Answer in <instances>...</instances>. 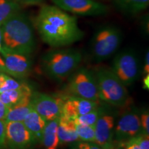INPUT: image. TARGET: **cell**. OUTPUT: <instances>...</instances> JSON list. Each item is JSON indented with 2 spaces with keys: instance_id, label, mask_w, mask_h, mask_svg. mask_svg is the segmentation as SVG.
<instances>
[{
  "instance_id": "cell-1",
  "label": "cell",
  "mask_w": 149,
  "mask_h": 149,
  "mask_svg": "<svg viewBox=\"0 0 149 149\" xmlns=\"http://www.w3.org/2000/svg\"><path fill=\"white\" fill-rule=\"evenodd\" d=\"M34 26L41 40L52 48L71 45L84 36L77 17L55 5H42Z\"/></svg>"
},
{
  "instance_id": "cell-2",
  "label": "cell",
  "mask_w": 149,
  "mask_h": 149,
  "mask_svg": "<svg viewBox=\"0 0 149 149\" xmlns=\"http://www.w3.org/2000/svg\"><path fill=\"white\" fill-rule=\"evenodd\" d=\"M1 31L3 47L27 55L35 51L36 40L33 24L24 13L19 10L7 19Z\"/></svg>"
},
{
  "instance_id": "cell-3",
  "label": "cell",
  "mask_w": 149,
  "mask_h": 149,
  "mask_svg": "<svg viewBox=\"0 0 149 149\" xmlns=\"http://www.w3.org/2000/svg\"><path fill=\"white\" fill-rule=\"evenodd\" d=\"M82 57L81 51L74 48L53 50L42 57L43 69L53 79H62L77 68Z\"/></svg>"
},
{
  "instance_id": "cell-4",
  "label": "cell",
  "mask_w": 149,
  "mask_h": 149,
  "mask_svg": "<svg viewBox=\"0 0 149 149\" xmlns=\"http://www.w3.org/2000/svg\"><path fill=\"white\" fill-rule=\"evenodd\" d=\"M100 100L116 107H122L128 102L126 86L110 69L102 68L95 74Z\"/></svg>"
},
{
  "instance_id": "cell-5",
  "label": "cell",
  "mask_w": 149,
  "mask_h": 149,
  "mask_svg": "<svg viewBox=\"0 0 149 149\" xmlns=\"http://www.w3.org/2000/svg\"><path fill=\"white\" fill-rule=\"evenodd\" d=\"M122 41V33L118 27L104 26L97 30L91 42V53L96 61H102L114 54Z\"/></svg>"
},
{
  "instance_id": "cell-6",
  "label": "cell",
  "mask_w": 149,
  "mask_h": 149,
  "mask_svg": "<svg viewBox=\"0 0 149 149\" xmlns=\"http://www.w3.org/2000/svg\"><path fill=\"white\" fill-rule=\"evenodd\" d=\"M112 71L126 86L131 85L139 75V59L131 50L120 52L113 61Z\"/></svg>"
},
{
  "instance_id": "cell-7",
  "label": "cell",
  "mask_w": 149,
  "mask_h": 149,
  "mask_svg": "<svg viewBox=\"0 0 149 149\" xmlns=\"http://www.w3.org/2000/svg\"><path fill=\"white\" fill-rule=\"evenodd\" d=\"M68 91L73 96L100 102L95 76L86 68H80L72 74L68 83Z\"/></svg>"
},
{
  "instance_id": "cell-8",
  "label": "cell",
  "mask_w": 149,
  "mask_h": 149,
  "mask_svg": "<svg viewBox=\"0 0 149 149\" xmlns=\"http://www.w3.org/2000/svg\"><path fill=\"white\" fill-rule=\"evenodd\" d=\"M54 5L70 14L100 16L109 12V7L95 0H52Z\"/></svg>"
},
{
  "instance_id": "cell-9",
  "label": "cell",
  "mask_w": 149,
  "mask_h": 149,
  "mask_svg": "<svg viewBox=\"0 0 149 149\" xmlns=\"http://www.w3.org/2000/svg\"><path fill=\"white\" fill-rule=\"evenodd\" d=\"M31 103L33 109L48 122L61 116L64 100L44 93H36L32 95Z\"/></svg>"
},
{
  "instance_id": "cell-10",
  "label": "cell",
  "mask_w": 149,
  "mask_h": 149,
  "mask_svg": "<svg viewBox=\"0 0 149 149\" xmlns=\"http://www.w3.org/2000/svg\"><path fill=\"white\" fill-rule=\"evenodd\" d=\"M22 122L6 123V142L13 149H23L36 141Z\"/></svg>"
},
{
  "instance_id": "cell-11",
  "label": "cell",
  "mask_w": 149,
  "mask_h": 149,
  "mask_svg": "<svg viewBox=\"0 0 149 149\" xmlns=\"http://www.w3.org/2000/svg\"><path fill=\"white\" fill-rule=\"evenodd\" d=\"M0 53L3 56L8 74L19 78L25 77L29 73L32 66L29 55L10 51L3 46Z\"/></svg>"
},
{
  "instance_id": "cell-12",
  "label": "cell",
  "mask_w": 149,
  "mask_h": 149,
  "mask_svg": "<svg viewBox=\"0 0 149 149\" xmlns=\"http://www.w3.org/2000/svg\"><path fill=\"white\" fill-rule=\"evenodd\" d=\"M141 131L139 116L134 112L124 114L117 123L114 135L117 141H124L139 135Z\"/></svg>"
},
{
  "instance_id": "cell-13",
  "label": "cell",
  "mask_w": 149,
  "mask_h": 149,
  "mask_svg": "<svg viewBox=\"0 0 149 149\" xmlns=\"http://www.w3.org/2000/svg\"><path fill=\"white\" fill-rule=\"evenodd\" d=\"M115 119L110 115H101L95 124V141L102 149H107L113 144Z\"/></svg>"
},
{
  "instance_id": "cell-14",
  "label": "cell",
  "mask_w": 149,
  "mask_h": 149,
  "mask_svg": "<svg viewBox=\"0 0 149 149\" xmlns=\"http://www.w3.org/2000/svg\"><path fill=\"white\" fill-rule=\"evenodd\" d=\"M98 106L99 102L72 96L64 100L61 115L74 120L78 117L98 108Z\"/></svg>"
},
{
  "instance_id": "cell-15",
  "label": "cell",
  "mask_w": 149,
  "mask_h": 149,
  "mask_svg": "<svg viewBox=\"0 0 149 149\" xmlns=\"http://www.w3.org/2000/svg\"><path fill=\"white\" fill-rule=\"evenodd\" d=\"M57 133L59 144H70L79 141L76 123L73 120L62 115L59 118Z\"/></svg>"
},
{
  "instance_id": "cell-16",
  "label": "cell",
  "mask_w": 149,
  "mask_h": 149,
  "mask_svg": "<svg viewBox=\"0 0 149 149\" xmlns=\"http://www.w3.org/2000/svg\"><path fill=\"white\" fill-rule=\"evenodd\" d=\"M32 90L27 84H22L21 87L15 90L4 91L0 93V100L9 108L15 105L25 98L31 97Z\"/></svg>"
},
{
  "instance_id": "cell-17",
  "label": "cell",
  "mask_w": 149,
  "mask_h": 149,
  "mask_svg": "<svg viewBox=\"0 0 149 149\" xmlns=\"http://www.w3.org/2000/svg\"><path fill=\"white\" fill-rule=\"evenodd\" d=\"M59 118V117L46 122L41 140L45 149H57L58 148L59 140L57 128Z\"/></svg>"
},
{
  "instance_id": "cell-18",
  "label": "cell",
  "mask_w": 149,
  "mask_h": 149,
  "mask_svg": "<svg viewBox=\"0 0 149 149\" xmlns=\"http://www.w3.org/2000/svg\"><path fill=\"white\" fill-rule=\"evenodd\" d=\"M46 122H47L34 109L30 112L23 121L24 124L27 129L33 134L37 141H40L42 140L43 131Z\"/></svg>"
},
{
  "instance_id": "cell-19",
  "label": "cell",
  "mask_w": 149,
  "mask_h": 149,
  "mask_svg": "<svg viewBox=\"0 0 149 149\" xmlns=\"http://www.w3.org/2000/svg\"><path fill=\"white\" fill-rule=\"evenodd\" d=\"M33 109L31 97L25 98L12 107L9 108V111L4 120L5 123L9 122H22L26 115Z\"/></svg>"
},
{
  "instance_id": "cell-20",
  "label": "cell",
  "mask_w": 149,
  "mask_h": 149,
  "mask_svg": "<svg viewBox=\"0 0 149 149\" xmlns=\"http://www.w3.org/2000/svg\"><path fill=\"white\" fill-rule=\"evenodd\" d=\"M116 7L121 12L135 15L148 8L149 0H114Z\"/></svg>"
},
{
  "instance_id": "cell-21",
  "label": "cell",
  "mask_w": 149,
  "mask_h": 149,
  "mask_svg": "<svg viewBox=\"0 0 149 149\" xmlns=\"http://www.w3.org/2000/svg\"><path fill=\"white\" fill-rule=\"evenodd\" d=\"M20 9L21 4L17 0H0V26Z\"/></svg>"
},
{
  "instance_id": "cell-22",
  "label": "cell",
  "mask_w": 149,
  "mask_h": 149,
  "mask_svg": "<svg viewBox=\"0 0 149 149\" xmlns=\"http://www.w3.org/2000/svg\"><path fill=\"white\" fill-rule=\"evenodd\" d=\"M77 133L79 141L94 142L95 141V126L84 125V124H77Z\"/></svg>"
},
{
  "instance_id": "cell-23",
  "label": "cell",
  "mask_w": 149,
  "mask_h": 149,
  "mask_svg": "<svg viewBox=\"0 0 149 149\" xmlns=\"http://www.w3.org/2000/svg\"><path fill=\"white\" fill-rule=\"evenodd\" d=\"M101 115L102 113L100 111V110L99 109V108H97V109L89 112V113H87L84 115L78 117L77 118L74 120V121L77 124L95 126L98 118Z\"/></svg>"
},
{
  "instance_id": "cell-24",
  "label": "cell",
  "mask_w": 149,
  "mask_h": 149,
  "mask_svg": "<svg viewBox=\"0 0 149 149\" xmlns=\"http://www.w3.org/2000/svg\"><path fill=\"white\" fill-rule=\"evenodd\" d=\"M22 84L19 83L16 80L7 76L6 79L4 80V81H3V83L0 86V93L4 92V91L17 89L21 87Z\"/></svg>"
},
{
  "instance_id": "cell-25",
  "label": "cell",
  "mask_w": 149,
  "mask_h": 149,
  "mask_svg": "<svg viewBox=\"0 0 149 149\" xmlns=\"http://www.w3.org/2000/svg\"><path fill=\"white\" fill-rule=\"evenodd\" d=\"M72 149H102L94 142L77 141L72 144Z\"/></svg>"
},
{
  "instance_id": "cell-26",
  "label": "cell",
  "mask_w": 149,
  "mask_h": 149,
  "mask_svg": "<svg viewBox=\"0 0 149 149\" xmlns=\"http://www.w3.org/2000/svg\"><path fill=\"white\" fill-rule=\"evenodd\" d=\"M141 133L149 135V113L148 111L143 112L139 117Z\"/></svg>"
},
{
  "instance_id": "cell-27",
  "label": "cell",
  "mask_w": 149,
  "mask_h": 149,
  "mask_svg": "<svg viewBox=\"0 0 149 149\" xmlns=\"http://www.w3.org/2000/svg\"><path fill=\"white\" fill-rule=\"evenodd\" d=\"M139 145L141 149H149V135L139 134L132 138Z\"/></svg>"
},
{
  "instance_id": "cell-28",
  "label": "cell",
  "mask_w": 149,
  "mask_h": 149,
  "mask_svg": "<svg viewBox=\"0 0 149 149\" xmlns=\"http://www.w3.org/2000/svg\"><path fill=\"white\" fill-rule=\"evenodd\" d=\"M6 144V123L4 121L0 120V148Z\"/></svg>"
},
{
  "instance_id": "cell-29",
  "label": "cell",
  "mask_w": 149,
  "mask_h": 149,
  "mask_svg": "<svg viewBox=\"0 0 149 149\" xmlns=\"http://www.w3.org/2000/svg\"><path fill=\"white\" fill-rule=\"evenodd\" d=\"M9 111V107H7L4 103L0 100V120L4 121L8 114Z\"/></svg>"
},
{
  "instance_id": "cell-30",
  "label": "cell",
  "mask_w": 149,
  "mask_h": 149,
  "mask_svg": "<svg viewBox=\"0 0 149 149\" xmlns=\"http://www.w3.org/2000/svg\"><path fill=\"white\" fill-rule=\"evenodd\" d=\"M20 4L22 5H28V6H33V5H38L41 4L44 1V0H17Z\"/></svg>"
},
{
  "instance_id": "cell-31",
  "label": "cell",
  "mask_w": 149,
  "mask_h": 149,
  "mask_svg": "<svg viewBox=\"0 0 149 149\" xmlns=\"http://www.w3.org/2000/svg\"><path fill=\"white\" fill-rule=\"evenodd\" d=\"M124 149H141L138 144L133 140V139H130L126 141L124 144Z\"/></svg>"
},
{
  "instance_id": "cell-32",
  "label": "cell",
  "mask_w": 149,
  "mask_h": 149,
  "mask_svg": "<svg viewBox=\"0 0 149 149\" xmlns=\"http://www.w3.org/2000/svg\"><path fill=\"white\" fill-rule=\"evenodd\" d=\"M144 74L145 75L146 74H149V52L147 51V52L145 54V58H144Z\"/></svg>"
},
{
  "instance_id": "cell-33",
  "label": "cell",
  "mask_w": 149,
  "mask_h": 149,
  "mask_svg": "<svg viewBox=\"0 0 149 149\" xmlns=\"http://www.w3.org/2000/svg\"><path fill=\"white\" fill-rule=\"evenodd\" d=\"M0 72L1 73H6L8 74V72H7L6 68L4 61H3V59L0 56Z\"/></svg>"
},
{
  "instance_id": "cell-34",
  "label": "cell",
  "mask_w": 149,
  "mask_h": 149,
  "mask_svg": "<svg viewBox=\"0 0 149 149\" xmlns=\"http://www.w3.org/2000/svg\"><path fill=\"white\" fill-rule=\"evenodd\" d=\"M146 77L144 79V84L145 85V88H146L147 90H148V86H149V74H146L145 75Z\"/></svg>"
},
{
  "instance_id": "cell-35",
  "label": "cell",
  "mask_w": 149,
  "mask_h": 149,
  "mask_svg": "<svg viewBox=\"0 0 149 149\" xmlns=\"http://www.w3.org/2000/svg\"><path fill=\"white\" fill-rule=\"evenodd\" d=\"M7 75L4 73H1L0 72V86H1V84L3 83V81H4V80L6 79V78Z\"/></svg>"
},
{
  "instance_id": "cell-36",
  "label": "cell",
  "mask_w": 149,
  "mask_h": 149,
  "mask_svg": "<svg viewBox=\"0 0 149 149\" xmlns=\"http://www.w3.org/2000/svg\"><path fill=\"white\" fill-rule=\"evenodd\" d=\"M2 36H1V26H0V51H1V48H2Z\"/></svg>"
},
{
  "instance_id": "cell-37",
  "label": "cell",
  "mask_w": 149,
  "mask_h": 149,
  "mask_svg": "<svg viewBox=\"0 0 149 149\" xmlns=\"http://www.w3.org/2000/svg\"><path fill=\"white\" fill-rule=\"evenodd\" d=\"M107 149H123V148H119V147H115V146H113V145H112V146L109 147V148Z\"/></svg>"
}]
</instances>
